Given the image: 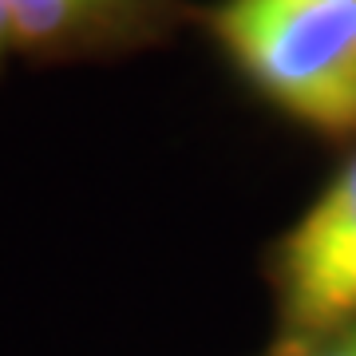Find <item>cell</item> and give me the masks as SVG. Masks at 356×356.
I'll list each match as a JSON object with an SVG mask.
<instances>
[{"instance_id": "obj_3", "label": "cell", "mask_w": 356, "mask_h": 356, "mask_svg": "<svg viewBox=\"0 0 356 356\" xmlns=\"http://www.w3.org/2000/svg\"><path fill=\"white\" fill-rule=\"evenodd\" d=\"M13 51L76 60L143 44L163 32L175 0H0Z\"/></svg>"}, {"instance_id": "obj_4", "label": "cell", "mask_w": 356, "mask_h": 356, "mask_svg": "<svg viewBox=\"0 0 356 356\" xmlns=\"http://www.w3.org/2000/svg\"><path fill=\"white\" fill-rule=\"evenodd\" d=\"M297 356H356V317L313 337V341H305V348Z\"/></svg>"}, {"instance_id": "obj_1", "label": "cell", "mask_w": 356, "mask_h": 356, "mask_svg": "<svg viewBox=\"0 0 356 356\" xmlns=\"http://www.w3.org/2000/svg\"><path fill=\"white\" fill-rule=\"evenodd\" d=\"M218 48L301 127L356 135V0H222Z\"/></svg>"}, {"instance_id": "obj_5", "label": "cell", "mask_w": 356, "mask_h": 356, "mask_svg": "<svg viewBox=\"0 0 356 356\" xmlns=\"http://www.w3.org/2000/svg\"><path fill=\"white\" fill-rule=\"evenodd\" d=\"M8 51H13V36H8V20H4V4H0V64Z\"/></svg>"}, {"instance_id": "obj_2", "label": "cell", "mask_w": 356, "mask_h": 356, "mask_svg": "<svg viewBox=\"0 0 356 356\" xmlns=\"http://www.w3.org/2000/svg\"><path fill=\"white\" fill-rule=\"evenodd\" d=\"M277 297L297 341L356 317V154L281 238Z\"/></svg>"}]
</instances>
